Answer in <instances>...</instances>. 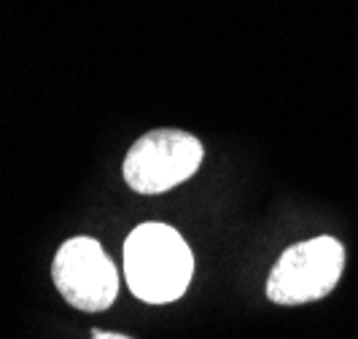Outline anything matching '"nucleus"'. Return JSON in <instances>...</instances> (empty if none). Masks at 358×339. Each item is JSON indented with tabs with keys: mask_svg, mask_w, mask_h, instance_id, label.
Listing matches in <instances>:
<instances>
[{
	"mask_svg": "<svg viewBox=\"0 0 358 339\" xmlns=\"http://www.w3.org/2000/svg\"><path fill=\"white\" fill-rule=\"evenodd\" d=\"M202 143L183 129H151L124 157V180L138 194L170 192L197 173Z\"/></svg>",
	"mask_w": 358,
	"mask_h": 339,
	"instance_id": "7ed1b4c3",
	"label": "nucleus"
},
{
	"mask_svg": "<svg viewBox=\"0 0 358 339\" xmlns=\"http://www.w3.org/2000/svg\"><path fill=\"white\" fill-rule=\"evenodd\" d=\"M92 339H129L124 334H113V331H92Z\"/></svg>",
	"mask_w": 358,
	"mask_h": 339,
	"instance_id": "39448f33",
	"label": "nucleus"
},
{
	"mask_svg": "<svg viewBox=\"0 0 358 339\" xmlns=\"http://www.w3.org/2000/svg\"><path fill=\"white\" fill-rule=\"evenodd\" d=\"M129 291L148 304H170L186 294L194 256L186 240L167 224H141L124 243Z\"/></svg>",
	"mask_w": 358,
	"mask_h": 339,
	"instance_id": "f257e3e1",
	"label": "nucleus"
},
{
	"mask_svg": "<svg viewBox=\"0 0 358 339\" xmlns=\"http://www.w3.org/2000/svg\"><path fill=\"white\" fill-rule=\"evenodd\" d=\"M52 277L62 299L84 312H103L119 294L116 267L92 237H73L59 245Z\"/></svg>",
	"mask_w": 358,
	"mask_h": 339,
	"instance_id": "20e7f679",
	"label": "nucleus"
},
{
	"mask_svg": "<svg viewBox=\"0 0 358 339\" xmlns=\"http://www.w3.org/2000/svg\"><path fill=\"white\" fill-rule=\"evenodd\" d=\"M345 248L334 237H313L280 253L267 277L269 302L296 307L329 296L342 277Z\"/></svg>",
	"mask_w": 358,
	"mask_h": 339,
	"instance_id": "f03ea898",
	"label": "nucleus"
}]
</instances>
